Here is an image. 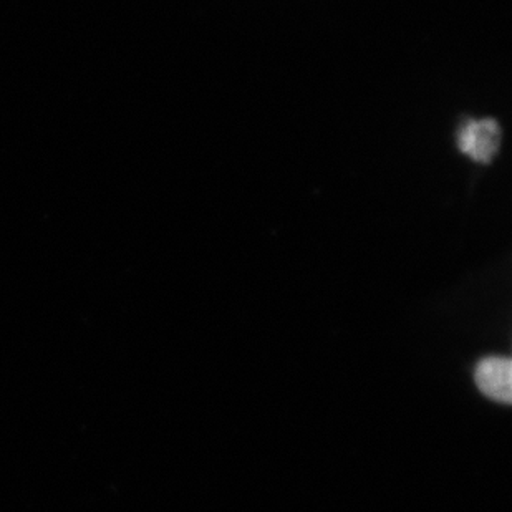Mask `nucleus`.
Returning a JSON list of instances; mask_svg holds the SVG:
<instances>
[{
	"mask_svg": "<svg viewBox=\"0 0 512 512\" xmlns=\"http://www.w3.org/2000/svg\"><path fill=\"white\" fill-rule=\"evenodd\" d=\"M499 126L493 120L468 121L459 130L458 146L464 155L478 163H489L498 151Z\"/></svg>",
	"mask_w": 512,
	"mask_h": 512,
	"instance_id": "1",
	"label": "nucleus"
},
{
	"mask_svg": "<svg viewBox=\"0 0 512 512\" xmlns=\"http://www.w3.org/2000/svg\"><path fill=\"white\" fill-rule=\"evenodd\" d=\"M474 380L479 390L491 400L509 403L512 395V365L506 357L483 358L476 365Z\"/></svg>",
	"mask_w": 512,
	"mask_h": 512,
	"instance_id": "2",
	"label": "nucleus"
}]
</instances>
